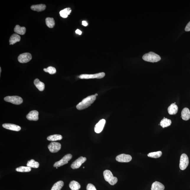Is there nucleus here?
Listing matches in <instances>:
<instances>
[{
	"instance_id": "nucleus-1",
	"label": "nucleus",
	"mask_w": 190,
	"mask_h": 190,
	"mask_svg": "<svg viewBox=\"0 0 190 190\" xmlns=\"http://www.w3.org/2000/svg\"><path fill=\"white\" fill-rule=\"evenodd\" d=\"M96 97L95 95H92L85 98L77 105L76 108L77 110H81L87 108L95 102Z\"/></svg>"
},
{
	"instance_id": "nucleus-2",
	"label": "nucleus",
	"mask_w": 190,
	"mask_h": 190,
	"mask_svg": "<svg viewBox=\"0 0 190 190\" xmlns=\"http://www.w3.org/2000/svg\"><path fill=\"white\" fill-rule=\"evenodd\" d=\"M143 59L146 61L151 62H156L161 60L159 55L153 52L146 53L142 57Z\"/></svg>"
},
{
	"instance_id": "nucleus-3",
	"label": "nucleus",
	"mask_w": 190,
	"mask_h": 190,
	"mask_svg": "<svg viewBox=\"0 0 190 190\" xmlns=\"http://www.w3.org/2000/svg\"><path fill=\"white\" fill-rule=\"evenodd\" d=\"M105 180L109 183L111 185H114L117 183L118 179L116 177H114L112 173L109 170H106L103 173Z\"/></svg>"
},
{
	"instance_id": "nucleus-4",
	"label": "nucleus",
	"mask_w": 190,
	"mask_h": 190,
	"mask_svg": "<svg viewBox=\"0 0 190 190\" xmlns=\"http://www.w3.org/2000/svg\"><path fill=\"white\" fill-rule=\"evenodd\" d=\"M4 100L7 102L15 105H20L23 102V100L21 97L18 96H7L4 98Z\"/></svg>"
},
{
	"instance_id": "nucleus-5",
	"label": "nucleus",
	"mask_w": 190,
	"mask_h": 190,
	"mask_svg": "<svg viewBox=\"0 0 190 190\" xmlns=\"http://www.w3.org/2000/svg\"><path fill=\"white\" fill-rule=\"evenodd\" d=\"M72 158L71 154H68L64 156L59 161L55 162L53 165L54 167H59L68 163V162Z\"/></svg>"
},
{
	"instance_id": "nucleus-6",
	"label": "nucleus",
	"mask_w": 190,
	"mask_h": 190,
	"mask_svg": "<svg viewBox=\"0 0 190 190\" xmlns=\"http://www.w3.org/2000/svg\"><path fill=\"white\" fill-rule=\"evenodd\" d=\"M189 158L187 155L182 154L181 156L179 167L181 170H184L189 165Z\"/></svg>"
},
{
	"instance_id": "nucleus-7",
	"label": "nucleus",
	"mask_w": 190,
	"mask_h": 190,
	"mask_svg": "<svg viewBox=\"0 0 190 190\" xmlns=\"http://www.w3.org/2000/svg\"><path fill=\"white\" fill-rule=\"evenodd\" d=\"M105 75L104 72L95 74H82L79 76L81 79H101L103 78Z\"/></svg>"
},
{
	"instance_id": "nucleus-8",
	"label": "nucleus",
	"mask_w": 190,
	"mask_h": 190,
	"mask_svg": "<svg viewBox=\"0 0 190 190\" xmlns=\"http://www.w3.org/2000/svg\"><path fill=\"white\" fill-rule=\"evenodd\" d=\"M32 58V55L30 53H25L20 54L18 57V60L21 63H26L30 61Z\"/></svg>"
},
{
	"instance_id": "nucleus-9",
	"label": "nucleus",
	"mask_w": 190,
	"mask_h": 190,
	"mask_svg": "<svg viewBox=\"0 0 190 190\" xmlns=\"http://www.w3.org/2000/svg\"><path fill=\"white\" fill-rule=\"evenodd\" d=\"M61 147V144L56 142H52L48 146L50 152L52 153H55L59 152Z\"/></svg>"
},
{
	"instance_id": "nucleus-10",
	"label": "nucleus",
	"mask_w": 190,
	"mask_h": 190,
	"mask_svg": "<svg viewBox=\"0 0 190 190\" xmlns=\"http://www.w3.org/2000/svg\"><path fill=\"white\" fill-rule=\"evenodd\" d=\"M86 157L82 156L80 157L72 164L71 165L72 168L73 169L79 168L81 166L82 164L86 161Z\"/></svg>"
},
{
	"instance_id": "nucleus-11",
	"label": "nucleus",
	"mask_w": 190,
	"mask_h": 190,
	"mask_svg": "<svg viewBox=\"0 0 190 190\" xmlns=\"http://www.w3.org/2000/svg\"><path fill=\"white\" fill-rule=\"evenodd\" d=\"M132 159V157L130 155L125 154L119 155L116 157V160L120 162H129Z\"/></svg>"
},
{
	"instance_id": "nucleus-12",
	"label": "nucleus",
	"mask_w": 190,
	"mask_h": 190,
	"mask_svg": "<svg viewBox=\"0 0 190 190\" xmlns=\"http://www.w3.org/2000/svg\"><path fill=\"white\" fill-rule=\"evenodd\" d=\"M106 121L104 119H101L96 124L95 128V131L97 133L99 134L102 131L105 124Z\"/></svg>"
},
{
	"instance_id": "nucleus-13",
	"label": "nucleus",
	"mask_w": 190,
	"mask_h": 190,
	"mask_svg": "<svg viewBox=\"0 0 190 190\" xmlns=\"http://www.w3.org/2000/svg\"><path fill=\"white\" fill-rule=\"evenodd\" d=\"M4 128L9 130L19 131L21 130V127L18 125L12 124L5 123L3 124Z\"/></svg>"
},
{
	"instance_id": "nucleus-14",
	"label": "nucleus",
	"mask_w": 190,
	"mask_h": 190,
	"mask_svg": "<svg viewBox=\"0 0 190 190\" xmlns=\"http://www.w3.org/2000/svg\"><path fill=\"white\" fill-rule=\"evenodd\" d=\"M38 112L37 111H32L27 114L26 117L29 121H37L38 119Z\"/></svg>"
},
{
	"instance_id": "nucleus-15",
	"label": "nucleus",
	"mask_w": 190,
	"mask_h": 190,
	"mask_svg": "<svg viewBox=\"0 0 190 190\" xmlns=\"http://www.w3.org/2000/svg\"><path fill=\"white\" fill-rule=\"evenodd\" d=\"M181 117L184 121L189 120L190 118V111L189 108H184L181 112Z\"/></svg>"
},
{
	"instance_id": "nucleus-16",
	"label": "nucleus",
	"mask_w": 190,
	"mask_h": 190,
	"mask_svg": "<svg viewBox=\"0 0 190 190\" xmlns=\"http://www.w3.org/2000/svg\"><path fill=\"white\" fill-rule=\"evenodd\" d=\"M178 107L175 103L171 104L168 109V112L170 115L176 114L178 112Z\"/></svg>"
},
{
	"instance_id": "nucleus-17",
	"label": "nucleus",
	"mask_w": 190,
	"mask_h": 190,
	"mask_svg": "<svg viewBox=\"0 0 190 190\" xmlns=\"http://www.w3.org/2000/svg\"><path fill=\"white\" fill-rule=\"evenodd\" d=\"M165 186L159 182L155 181L152 184L151 190H164Z\"/></svg>"
},
{
	"instance_id": "nucleus-18",
	"label": "nucleus",
	"mask_w": 190,
	"mask_h": 190,
	"mask_svg": "<svg viewBox=\"0 0 190 190\" xmlns=\"http://www.w3.org/2000/svg\"><path fill=\"white\" fill-rule=\"evenodd\" d=\"M21 39V37L19 35L16 34H14L12 35L10 38V40H9L10 45H14L17 42H20Z\"/></svg>"
},
{
	"instance_id": "nucleus-19",
	"label": "nucleus",
	"mask_w": 190,
	"mask_h": 190,
	"mask_svg": "<svg viewBox=\"0 0 190 190\" xmlns=\"http://www.w3.org/2000/svg\"><path fill=\"white\" fill-rule=\"evenodd\" d=\"M34 84L36 88L40 91H43L45 89V85L39 80L38 79H35Z\"/></svg>"
},
{
	"instance_id": "nucleus-20",
	"label": "nucleus",
	"mask_w": 190,
	"mask_h": 190,
	"mask_svg": "<svg viewBox=\"0 0 190 190\" xmlns=\"http://www.w3.org/2000/svg\"><path fill=\"white\" fill-rule=\"evenodd\" d=\"M46 8V5L43 4L33 5L31 7V10L38 12H42L45 10Z\"/></svg>"
},
{
	"instance_id": "nucleus-21",
	"label": "nucleus",
	"mask_w": 190,
	"mask_h": 190,
	"mask_svg": "<svg viewBox=\"0 0 190 190\" xmlns=\"http://www.w3.org/2000/svg\"><path fill=\"white\" fill-rule=\"evenodd\" d=\"M26 30V29L25 27H21L19 25H16L14 29V32L21 35H25Z\"/></svg>"
},
{
	"instance_id": "nucleus-22",
	"label": "nucleus",
	"mask_w": 190,
	"mask_h": 190,
	"mask_svg": "<svg viewBox=\"0 0 190 190\" xmlns=\"http://www.w3.org/2000/svg\"><path fill=\"white\" fill-rule=\"evenodd\" d=\"M69 187L71 190H79L80 189L81 186L78 182L72 181L70 183Z\"/></svg>"
},
{
	"instance_id": "nucleus-23",
	"label": "nucleus",
	"mask_w": 190,
	"mask_h": 190,
	"mask_svg": "<svg viewBox=\"0 0 190 190\" xmlns=\"http://www.w3.org/2000/svg\"><path fill=\"white\" fill-rule=\"evenodd\" d=\"M171 124V120L165 117L164 118V119L162 120L160 123V126L163 128H166V127L170 126Z\"/></svg>"
},
{
	"instance_id": "nucleus-24",
	"label": "nucleus",
	"mask_w": 190,
	"mask_h": 190,
	"mask_svg": "<svg viewBox=\"0 0 190 190\" xmlns=\"http://www.w3.org/2000/svg\"><path fill=\"white\" fill-rule=\"evenodd\" d=\"M62 139V136L60 134H53L48 136L47 138L48 141H59Z\"/></svg>"
},
{
	"instance_id": "nucleus-25",
	"label": "nucleus",
	"mask_w": 190,
	"mask_h": 190,
	"mask_svg": "<svg viewBox=\"0 0 190 190\" xmlns=\"http://www.w3.org/2000/svg\"><path fill=\"white\" fill-rule=\"evenodd\" d=\"M27 166L30 168H38L39 167L40 164L38 162L35 161L34 160H31L27 162Z\"/></svg>"
},
{
	"instance_id": "nucleus-26",
	"label": "nucleus",
	"mask_w": 190,
	"mask_h": 190,
	"mask_svg": "<svg viewBox=\"0 0 190 190\" xmlns=\"http://www.w3.org/2000/svg\"><path fill=\"white\" fill-rule=\"evenodd\" d=\"M72 10L70 8H67L61 11L60 12V16L62 18H66L71 13Z\"/></svg>"
},
{
	"instance_id": "nucleus-27",
	"label": "nucleus",
	"mask_w": 190,
	"mask_h": 190,
	"mask_svg": "<svg viewBox=\"0 0 190 190\" xmlns=\"http://www.w3.org/2000/svg\"><path fill=\"white\" fill-rule=\"evenodd\" d=\"M64 185V182L62 181H60L53 184L51 190H61Z\"/></svg>"
},
{
	"instance_id": "nucleus-28",
	"label": "nucleus",
	"mask_w": 190,
	"mask_h": 190,
	"mask_svg": "<svg viewBox=\"0 0 190 190\" xmlns=\"http://www.w3.org/2000/svg\"><path fill=\"white\" fill-rule=\"evenodd\" d=\"M46 23L48 27L52 28L55 25V21L53 18L47 17L46 19Z\"/></svg>"
},
{
	"instance_id": "nucleus-29",
	"label": "nucleus",
	"mask_w": 190,
	"mask_h": 190,
	"mask_svg": "<svg viewBox=\"0 0 190 190\" xmlns=\"http://www.w3.org/2000/svg\"><path fill=\"white\" fill-rule=\"evenodd\" d=\"M31 168L27 166H21L16 169L17 171L20 172H29L31 171Z\"/></svg>"
},
{
	"instance_id": "nucleus-30",
	"label": "nucleus",
	"mask_w": 190,
	"mask_h": 190,
	"mask_svg": "<svg viewBox=\"0 0 190 190\" xmlns=\"http://www.w3.org/2000/svg\"><path fill=\"white\" fill-rule=\"evenodd\" d=\"M162 152L161 151H158V152L149 153L147 155V156L149 157L153 158H158L162 156Z\"/></svg>"
},
{
	"instance_id": "nucleus-31",
	"label": "nucleus",
	"mask_w": 190,
	"mask_h": 190,
	"mask_svg": "<svg viewBox=\"0 0 190 190\" xmlns=\"http://www.w3.org/2000/svg\"><path fill=\"white\" fill-rule=\"evenodd\" d=\"M44 71L50 74H53L56 73V69L54 67L50 66L48 67L47 69H43Z\"/></svg>"
},
{
	"instance_id": "nucleus-32",
	"label": "nucleus",
	"mask_w": 190,
	"mask_h": 190,
	"mask_svg": "<svg viewBox=\"0 0 190 190\" xmlns=\"http://www.w3.org/2000/svg\"><path fill=\"white\" fill-rule=\"evenodd\" d=\"M86 189L87 190H97L95 186L91 183L88 184Z\"/></svg>"
},
{
	"instance_id": "nucleus-33",
	"label": "nucleus",
	"mask_w": 190,
	"mask_h": 190,
	"mask_svg": "<svg viewBox=\"0 0 190 190\" xmlns=\"http://www.w3.org/2000/svg\"><path fill=\"white\" fill-rule=\"evenodd\" d=\"M185 30L186 31H190V21L188 23L185 28Z\"/></svg>"
},
{
	"instance_id": "nucleus-34",
	"label": "nucleus",
	"mask_w": 190,
	"mask_h": 190,
	"mask_svg": "<svg viewBox=\"0 0 190 190\" xmlns=\"http://www.w3.org/2000/svg\"><path fill=\"white\" fill-rule=\"evenodd\" d=\"M75 33L79 35H81L82 34V31L79 30V29H77L76 31H75Z\"/></svg>"
},
{
	"instance_id": "nucleus-35",
	"label": "nucleus",
	"mask_w": 190,
	"mask_h": 190,
	"mask_svg": "<svg viewBox=\"0 0 190 190\" xmlns=\"http://www.w3.org/2000/svg\"><path fill=\"white\" fill-rule=\"evenodd\" d=\"M82 25L85 27L87 26L88 25V23L85 21H83L82 22Z\"/></svg>"
},
{
	"instance_id": "nucleus-36",
	"label": "nucleus",
	"mask_w": 190,
	"mask_h": 190,
	"mask_svg": "<svg viewBox=\"0 0 190 190\" xmlns=\"http://www.w3.org/2000/svg\"><path fill=\"white\" fill-rule=\"evenodd\" d=\"M95 95L96 97H97L98 95V94H95Z\"/></svg>"
},
{
	"instance_id": "nucleus-37",
	"label": "nucleus",
	"mask_w": 190,
	"mask_h": 190,
	"mask_svg": "<svg viewBox=\"0 0 190 190\" xmlns=\"http://www.w3.org/2000/svg\"><path fill=\"white\" fill-rule=\"evenodd\" d=\"M0 70H1V71H0V73H1V67L0 68Z\"/></svg>"
}]
</instances>
